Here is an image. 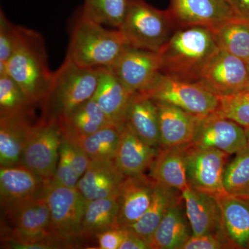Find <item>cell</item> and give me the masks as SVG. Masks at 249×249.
<instances>
[{
	"label": "cell",
	"instance_id": "obj_1",
	"mask_svg": "<svg viewBox=\"0 0 249 249\" xmlns=\"http://www.w3.org/2000/svg\"><path fill=\"white\" fill-rule=\"evenodd\" d=\"M212 30L202 27L179 28L160 52V73L197 83L203 69L219 50Z\"/></svg>",
	"mask_w": 249,
	"mask_h": 249
},
{
	"label": "cell",
	"instance_id": "obj_2",
	"mask_svg": "<svg viewBox=\"0 0 249 249\" xmlns=\"http://www.w3.org/2000/svg\"><path fill=\"white\" fill-rule=\"evenodd\" d=\"M47 187V186H46ZM3 210L1 242L9 249L67 248L52 233L50 211L45 193Z\"/></svg>",
	"mask_w": 249,
	"mask_h": 249
},
{
	"label": "cell",
	"instance_id": "obj_3",
	"mask_svg": "<svg viewBox=\"0 0 249 249\" xmlns=\"http://www.w3.org/2000/svg\"><path fill=\"white\" fill-rule=\"evenodd\" d=\"M4 73L18 83L33 104L41 106L50 88L53 72L49 69L45 41L39 33L19 26V40Z\"/></svg>",
	"mask_w": 249,
	"mask_h": 249
},
{
	"label": "cell",
	"instance_id": "obj_4",
	"mask_svg": "<svg viewBox=\"0 0 249 249\" xmlns=\"http://www.w3.org/2000/svg\"><path fill=\"white\" fill-rule=\"evenodd\" d=\"M70 37L66 58L84 68H110L129 47L119 29L109 30L80 11Z\"/></svg>",
	"mask_w": 249,
	"mask_h": 249
},
{
	"label": "cell",
	"instance_id": "obj_5",
	"mask_svg": "<svg viewBox=\"0 0 249 249\" xmlns=\"http://www.w3.org/2000/svg\"><path fill=\"white\" fill-rule=\"evenodd\" d=\"M98 69L78 66L65 58L58 70L47 96L41 104L44 120H60L93 98L97 88Z\"/></svg>",
	"mask_w": 249,
	"mask_h": 249
},
{
	"label": "cell",
	"instance_id": "obj_6",
	"mask_svg": "<svg viewBox=\"0 0 249 249\" xmlns=\"http://www.w3.org/2000/svg\"><path fill=\"white\" fill-rule=\"evenodd\" d=\"M174 26L168 10L156 9L145 0H127L119 29L131 47L158 53L172 35Z\"/></svg>",
	"mask_w": 249,
	"mask_h": 249
},
{
	"label": "cell",
	"instance_id": "obj_7",
	"mask_svg": "<svg viewBox=\"0 0 249 249\" xmlns=\"http://www.w3.org/2000/svg\"><path fill=\"white\" fill-rule=\"evenodd\" d=\"M139 93L201 117L213 114L219 106V96L199 83L177 79L162 73L147 89Z\"/></svg>",
	"mask_w": 249,
	"mask_h": 249
},
{
	"label": "cell",
	"instance_id": "obj_8",
	"mask_svg": "<svg viewBox=\"0 0 249 249\" xmlns=\"http://www.w3.org/2000/svg\"><path fill=\"white\" fill-rule=\"evenodd\" d=\"M46 199L52 221V233L67 248L81 239V224L87 201L77 187L59 186L52 182L46 187Z\"/></svg>",
	"mask_w": 249,
	"mask_h": 249
},
{
	"label": "cell",
	"instance_id": "obj_9",
	"mask_svg": "<svg viewBox=\"0 0 249 249\" xmlns=\"http://www.w3.org/2000/svg\"><path fill=\"white\" fill-rule=\"evenodd\" d=\"M62 139L58 121L40 118L23 150L22 164L50 182L56 171Z\"/></svg>",
	"mask_w": 249,
	"mask_h": 249
},
{
	"label": "cell",
	"instance_id": "obj_10",
	"mask_svg": "<svg viewBox=\"0 0 249 249\" xmlns=\"http://www.w3.org/2000/svg\"><path fill=\"white\" fill-rule=\"evenodd\" d=\"M229 157L217 149L188 145L187 179L189 186L217 199L229 195L224 188V174Z\"/></svg>",
	"mask_w": 249,
	"mask_h": 249
},
{
	"label": "cell",
	"instance_id": "obj_11",
	"mask_svg": "<svg viewBox=\"0 0 249 249\" xmlns=\"http://www.w3.org/2000/svg\"><path fill=\"white\" fill-rule=\"evenodd\" d=\"M248 65L225 51L219 49L203 69L197 83L218 96L247 89Z\"/></svg>",
	"mask_w": 249,
	"mask_h": 249
},
{
	"label": "cell",
	"instance_id": "obj_12",
	"mask_svg": "<svg viewBox=\"0 0 249 249\" xmlns=\"http://www.w3.org/2000/svg\"><path fill=\"white\" fill-rule=\"evenodd\" d=\"M175 26L213 29L236 17L226 0H170L168 9Z\"/></svg>",
	"mask_w": 249,
	"mask_h": 249
},
{
	"label": "cell",
	"instance_id": "obj_13",
	"mask_svg": "<svg viewBox=\"0 0 249 249\" xmlns=\"http://www.w3.org/2000/svg\"><path fill=\"white\" fill-rule=\"evenodd\" d=\"M109 70L132 93L145 91L160 73L157 52L129 47Z\"/></svg>",
	"mask_w": 249,
	"mask_h": 249
},
{
	"label": "cell",
	"instance_id": "obj_14",
	"mask_svg": "<svg viewBox=\"0 0 249 249\" xmlns=\"http://www.w3.org/2000/svg\"><path fill=\"white\" fill-rule=\"evenodd\" d=\"M201 148H214L235 155L248 147L245 127L215 113L201 118L193 141Z\"/></svg>",
	"mask_w": 249,
	"mask_h": 249
},
{
	"label": "cell",
	"instance_id": "obj_15",
	"mask_svg": "<svg viewBox=\"0 0 249 249\" xmlns=\"http://www.w3.org/2000/svg\"><path fill=\"white\" fill-rule=\"evenodd\" d=\"M156 182L145 174L124 176L118 190L119 227L132 225L150 206Z\"/></svg>",
	"mask_w": 249,
	"mask_h": 249
},
{
	"label": "cell",
	"instance_id": "obj_16",
	"mask_svg": "<svg viewBox=\"0 0 249 249\" xmlns=\"http://www.w3.org/2000/svg\"><path fill=\"white\" fill-rule=\"evenodd\" d=\"M34 109L0 118V165L22 164L23 150L39 121L34 123Z\"/></svg>",
	"mask_w": 249,
	"mask_h": 249
},
{
	"label": "cell",
	"instance_id": "obj_17",
	"mask_svg": "<svg viewBox=\"0 0 249 249\" xmlns=\"http://www.w3.org/2000/svg\"><path fill=\"white\" fill-rule=\"evenodd\" d=\"M47 184L45 180L25 165L1 167L0 199L1 209L40 196L45 193Z\"/></svg>",
	"mask_w": 249,
	"mask_h": 249
},
{
	"label": "cell",
	"instance_id": "obj_18",
	"mask_svg": "<svg viewBox=\"0 0 249 249\" xmlns=\"http://www.w3.org/2000/svg\"><path fill=\"white\" fill-rule=\"evenodd\" d=\"M155 103L160 119V147L182 146L193 143L202 117L168 103Z\"/></svg>",
	"mask_w": 249,
	"mask_h": 249
},
{
	"label": "cell",
	"instance_id": "obj_19",
	"mask_svg": "<svg viewBox=\"0 0 249 249\" xmlns=\"http://www.w3.org/2000/svg\"><path fill=\"white\" fill-rule=\"evenodd\" d=\"M98 70V85L93 99L111 124H124L134 93L109 69L101 67Z\"/></svg>",
	"mask_w": 249,
	"mask_h": 249
},
{
	"label": "cell",
	"instance_id": "obj_20",
	"mask_svg": "<svg viewBox=\"0 0 249 249\" xmlns=\"http://www.w3.org/2000/svg\"><path fill=\"white\" fill-rule=\"evenodd\" d=\"M158 152L159 148L142 141L124 123L114 163L124 176L139 175L151 168Z\"/></svg>",
	"mask_w": 249,
	"mask_h": 249
},
{
	"label": "cell",
	"instance_id": "obj_21",
	"mask_svg": "<svg viewBox=\"0 0 249 249\" xmlns=\"http://www.w3.org/2000/svg\"><path fill=\"white\" fill-rule=\"evenodd\" d=\"M192 235L181 195L170 206L149 240V249H182Z\"/></svg>",
	"mask_w": 249,
	"mask_h": 249
},
{
	"label": "cell",
	"instance_id": "obj_22",
	"mask_svg": "<svg viewBox=\"0 0 249 249\" xmlns=\"http://www.w3.org/2000/svg\"><path fill=\"white\" fill-rule=\"evenodd\" d=\"M193 235L222 232L221 213L217 199L191 188L181 192Z\"/></svg>",
	"mask_w": 249,
	"mask_h": 249
},
{
	"label": "cell",
	"instance_id": "obj_23",
	"mask_svg": "<svg viewBox=\"0 0 249 249\" xmlns=\"http://www.w3.org/2000/svg\"><path fill=\"white\" fill-rule=\"evenodd\" d=\"M124 175L114 160H91L77 188L87 201L118 194Z\"/></svg>",
	"mask_w": 249,
	"mask_h": 249
},
{
	"label": "cell",
	"instance_id": "obj_24",
	"mask_svg": "<svg viewBox=\"0 0 249 249\" xmlns=\"http://www.w3.org/2000/svg\"><path fill=\"white\" fill-rule=\"evenodd\" d=\"M217 200L222 235L231 248L249 249V199L227 195Z\"/></svg>",
	"mask_w": 249,
	"mask_h": 249
},
{
	"label": "cell",
	"instance_id": "obj_25",
	"mask_svg": "<svg viewBox=\"0 0 249 249\" xmlns=\"http://www.w3.org/2000/svg\"><path fill=\"white\" fill-rule=\"evenodd\" d=\"M188 147V145L159 148L150 168V177L156 183L180 192L189 187L187 179Z\"/></svg>",
	"mask_w": 249,
	"mask_h": 249
},
{
	"label": "cell",
	"instance_id": "obj_26",
	"mask_svg": "<svg viewBox=\"0 0 249 249\" xmlns=\"http://www.w3.org/2000/svg\"><path fill=\"white\" fill-rule=\"evenodd\" d=\"M125 123L142 141L152 147L160 148V119L154 100L142 93H134Z\"/></svg>",
	"mask_w": 249,
	"mask_h": 249
},
{
	"label": "cell",
	"instance_id": "obj_27",
	"mask_svg": "<svg viewBox=\"0 0 249 249\" xmlns=\"http://www.w3.org/2000/svg\"><path fill=\"white\" fill-rule=\"evenodd\" d=\"M124 124H109L83 137L62 134V137L80 147L91 160H114Z\"/></svg>",
	"mask_w": 249,
	"mask_h": 249
},
{
	"label": "cell",
	"instance_id": "obj_28",
	"mask_svg": "<svg viewBox=\"0 0 249 249\" xmlns=\"http://www.w3.org/2000/svg\"><path fill=\"white\" fill-rule=\"evenodd\" d=\"M118 213V194L87 201L81 224V239H90L103 231L119 227Z\"/></svg>",
	"mask_w": 249,
	"mask_h": 249
},
{
	"label": "cell",
	"instance_id": "obj_29",
	"mask_svg": "<svg viewBox=\"0 0 249 249\" xmlns=\"http://www.w3.org/2000/svg\"><path fill=\"white\" fill-rule=\"evenodd\" d=\"M181 192L156 183L150 206L145 213L132 225L126 227L148 244L165 213L174 201L181 196Z\"/></svg>",
	"mask_w": 249,
	"mask_h": 249
},
{
	"label": "cell",
	"instance_id": "obj_30",
	"mask_svg": "<svg viewBox=\"0 0 249 249\" xmlns=\"http://www.w3.org/2000/svg\"><path fill=\"white\" fill-rule=\"evenodd\" d=\"M58 121L63 135L80 137L94 133L111 124L93 98Z\"/></svg>",
	"mask_w": 249,
	"mask_h": 249
},
{
	"label": "cell",
	"instance_id": "obj_31",
	"mask_svg": "<svg viewBox=\"0 0 249 249\" xmlns=\"http://www.w3.org/2000/svg\"><path fill=\"white\" fill-rule=\"evenodd\" d=\"M211 30L219 49L249 65V20L236 16Z\"/></svg>",
	"mask_w": 249,
	"mask_h": 249
},
{
	"label": "cell",
	"instance_id": "obj_32",
	"mask_svg": "<svg viewBox=\"0 0 249 249\" xmlns=\"http://www.w3.org/2000/svg\"><path fill=\"white\" fill-rule=\"evenodd\" d=\"M224 188L230 196L249 199V147L235 154L226 165Z\"/></svg>",
	"mask_w": 249,
	"mask_h": 249
},
{
	"label": "cell",
	"instance_id": "obj_33",
	"mask_svg": "<svg viewBox=\"0 0 249 249\" xmlns=\"http://www.w3.org/2000/svg\"><path fill=\"white\" fill-rule=\"evenodd\" d=\"M127 0H84L80 11L104 26L119 29L127 10Z\"/></svg>",
	"mask_w": 249,
	"mask_h": 249
},
{
	"label": "cell",
	"instance_id": "obj_34",
	"mask_svg": "<svg viewBox=\"0 0 249 249\" xmlns=\"http://www.w3.org/2000/svg\"><path fill=\"white\" fill-rule=\"evenodd\" d=\"M36 106L11 76L0 74V118L27 112Z\"/></svg>",
	"mask_w": 249,
	"mask_h": 249
},
{
	"label": "cell",
	"instance_id": "obj_35",
	"mask_svg": "<svg viewBox=\"0 0 249 249\" xmlns=\"http://www.w3.org/2000/svg\"><path fill=\"white\" fill-rule=\"evenodd\" d=\"M219 99L216 114L249 128V89L219 96Z\"/></svg>",
	"mask_w": 249,
	"mask_h": 249
},
{
	"label": "cell",
	"instance_id": "obj_36",
	"mask_svg": "<svg viewBox=\"0 0 249 249\" xmlns=\"http://www.w3.org/2000/svg\"><path fill=\"white\" fill-rule=\"evenodd\" d=\"M19 37V26L10 22L2 10L0 12V74L14 53Z\"/></svg>",
	"mask_w": 249,
	"mask_h": 249
},
{
	"label": "cell",
	"instance_id": "obj_37",
	"mask_svg": "<svg viewBox=\"0 0 249 249\" xmlns=\"http://www.w3.org/2000/svg\"><path fill=\"white\" fill-rule=\"evenodd\" d=\"M60 152L63 154L71 163L79 178L86 171L91 160L80 147L62 137Z\"/></svg>",
	"mask_w": 249,
	"mask_h": 249
},
{
	"label": "cell",
	"instance_id": "obj_38",
	"mask_svg": "<svg viewBox=\"0 0 249 249\" xmlns=\"http://www.w3.org/2000/svg\"><path fill=\"white\" fill-rule=\"evenodd\" d=\"M228 241L222 232L192 235L183 245L182 249H230Z\"/></svg>",
	"mask_w": 249,
	"mask_h": 249
},
{
	"label": "cell",
	"instance_id": "obj_39",
	"mask_svg": "<svg viewBox=\"0 0 249 249\" xmlns=\"http://www.w3.org/2000/svg\"><path fill=\"white\" fill-rule=\"evenodd\" d=\"M80 178L73 169L71 163L63 154L59 151V160L55 176L50 182L59 186L75 188L77 187Z\"/></svg>",
	"mask_w": 249,
	"mask_h": 249
},
{
	"label": "cell",
	"instance_id": "obj_40",
	"mask_svg": "<svg viewBox=\"0 0 249 249\" xmlns=\"http://www.w3.org/2000/svg\"><path fill=\"white\" fill-rule=\"evenodd\" d=\"M127 233V229L122 227L110 228L96 235L98 249H120V247Z\"/></svg>",
	"mask_w": 249,
	"mask_h": 249
},
{
	"label": "cell",
	"instance_id": "obj_41",
	"mask_svg": "<svg viewBox=\"0 0 249 249\" xmlns=\"http://www.w3.org/2000/svg\"><path fill=\"white\" fill-rule=\"evenodd\" d=\"M125 228V227H124ZM127 229V228H126ZM149 249L146 241L131 232L127 229V233L124 242L121 244L120 249Z\"/></svg>",
	"mask_w": 249,
	"mask_h": 249
},
{
	"label": "cell",
	"instance_id": "obj_42",
	"mask_svg": "<svg viewBox=\"0 0 249 249\" xmlns=\"http://www.w3.org/2000/svg\"><path fill=\"white\" fill-rule=\"evenodd\" d=\"M232 8L237 17L249 20V0H235Z\"/></svg>",
	"mask_w": 249,
	"mask_h": 249
},
{
	"label": "cell",
	"instance_id": "obj_43",
	"mask_svg": "<svg viewBox=\"0 0 249 249\" xmlns=\"http://www.w3.org/2000/svg\"><path fill=\"white\" fill-rule=\"evenodd\" d=\"M246 134H247V143H248V147H249V128H245Z\"/></svg>",
	"mask_w": 249,
	"mask_h": 249
},
{
	"label": "cell",
	"instance_id": "obj_44",
	"mask_svg": "<svg viewBox=\"0 0 249 249\" xmlns=\"http://www.w3.org/2000/svg\"><path fill=\"white\" fill-rule=\"evenodd\" d=\"M228 3H229L231 5L232 7H233L234 3H235V0H226Z\"/></svg>",
	"mask_w": 249,
	"mask_h": 249
},
{
	"label": "cell",
	"instance_id": "obj_45",
	"mask_svg": "<svg viewBox=\"0 0 249 249\" xmlns=\"http://www.w3.org/2000/svg\"><path fill=\"white\" fill-rule=\"evenodd\" d=\"M248 67H249V65H248ZM247 89H249V86H248V88H247Z\"/></svg>",
	"mask_w": 249,
	"mask_h": 249
}]
</instances>
